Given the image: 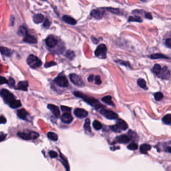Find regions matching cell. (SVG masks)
Segmentation results:
<instances>
[{
    "mask_svg": "<svg viewBox=\"0 0 171 171\" xmlns=\"http://www.w3.org/2000/svg\"><path fill=\"white\" fill-rule=\"evenodd\" d=\"M74 94L75 96H77V97L81 98L82 99L84 100L85 102H86L88 104H89L90 105H91V106H94V108H96L97 110H100V109L104 108V106H102V105L100 104L99 102H98V100L94 99V98L88 97V96L84 95V94H83L82 93H80V92H74Z\"/></svg>",
    "mask_w": 171,
    "mask_h": 171,
    "instance_id": "obj_1",
    "label": "cell"
},
{
    "mask_svg": "<svg viewBox=\"0 0 171 171\" xmlns=\"http://www.w3.org/2000/svg\"><path fill=\"white\" fill-rule=\"evenodd\" d=\"M27 62L28 65L32 68H36L39 67L42 64L41 61L39 60L38 57L34 56V55H30L27 59Z\"/></svg>",
    "mask_w": 171,
    "mask_h": 171,
    "instance_id": "obj_2",
    "label": "cell"
},
{
    "mask_svg": "<svg viewBox=\"0 0 171 171\" xmlns=\"http://www.w3.org/2000/svg\"><path fill=\"white\" fill-rule=\"evenodd\" d=\"M19 137L25 140H36L39 137V134L36 132H30L29 133L26 132H18L17 133Z\"/></svg>",
    "mask_w": 171,
    "mask_h": 171,
    "instance_id": "obj_3",
    "label": "cell"
},
{
    "mask_svg": "<svg viewBox=\"0 0 171 171\" xmlns=\"http://www.w3.org/2000/svg\"><path fill=\"white\" fill-rule=\"evenodd\" d=\"M100 113L104 116V117H106L110 120H116L118 118V114H116L114 112L109 110H106L104 108H102V109L100 110Z\"/></svg>",
    "mask_w": 171,
    "mask_h": 171,
    "instance_id": "obj_4",
    "label": "cell"
},
{
    "mask_svg": "<svg viewBox=\"0 0 171 171\" xmlns=\"http://www.w3.org/2000/svg\"><path fill=\"white\" fill-rule=\"evenodd\" d=\"M1 96L4 101H5V102L8 103V104H9L11 101H12V100H14L15 99L14 94L10 92L8 90H6V89L1 90Z\"/></svg>",
    "mask_w": 171,
    "mask_h": 171,
    "instance_id": "obj_5",
    "label": "cell"
},
{
    "mask_svg": "<svg viewBox=\"0 0 171 171\" xmlns=\"http://www.w3.org/2000/svg\"><path fill=\"white\" fill-rule=\"evenodd\" d=\"M107 48L104 44H100L98 46L95 51V55L96 56L102 58H105L106 57Z\"/></svg>",
    "mask_w": 171,
    "mask_h": 171,
    "instance_id": "obj_6",
    "label": "cell"
},
{
    "mask_svg": "<svg viewBox=\"0 0 171 171\" xmlns=\"http://www.w3.org/2000/svg\"><path fill=\"white\" fill-rule=\"evenodd\" d=\"M70 79L71 82L78 86H83L84 85V83L83 82L82 79L80 76L76 74H71L70 75Z\"/></svg>",
    "mask_w": 171,
    "mask_h": 171,
    "instance_id": "obj_7",
    "label": "cell"
},
{
    "mask_svg": "<svg viewBox=\"0 0 171 171\" xmlns=\"http://www.w3.org/2000/svg\"><path fill=\"white\" fill-rule=\"evenodd\" d=\"M105 8H98V9H96V10H94L91 12L90 13V16L94 17V18L97 19H100L103 17V16H104L105 14Z\"/></svg>",
    "mask_w": 171,
    "mask_h": 171,
    "instance_id": "obj_8",
    "label": "cell"
},
{
    "mask_svg": "<svg viewBox=\"0 0 171 171\" xmlns=\"http://www.w3.org/2000/svg\"><path fill=\"white\" fill-rule=\"evenodd\" d=\"M54 81L57 85H58L60 87H67L68 86V81L67 78L63 76H58L55 79Z\"/></svg>",
    "mask_w": 171,
    "mask_h": 171,
    "instance_id": "obj_9",
    "label": "cell"
},
{
    "mask_svg": "<svg viewBox=\"0 0 171 171\" xmlns=\"http://www.w3.org/2000/svg\"><path fill=\"white\" fill-rule=\"evenodd\" d=\"M46 45L48 47L54 48V46H56L57 43H58V39H56V37L50 35V36H48V38L46 39Z\"/></svg>",
    "mask_w": 171,
    "mask_h": 171,
    "instance_id": "obj_10",
    "label": "cell"
},
{
    "mask_svg": "<svg viewBox=\"0 0 171 171\" xmlns=\"http://www.w3.org/2000/svg\"><path fill=\"white\" fill-rule=\"evenodd\" d=\"M170 76V71L167 68V67H166V66L163 67V68H162L161 71L160 72V73L157 75L158 77L161 78L162 79H166H166L169 78Z\"/></svg>",
    "mask_w": 171,
    "mask_h": 171,
    "instance_id": "obj_11",
    "label": "cell"
},
{
    "mask_svg": "<svg viewBox=\"0 0 171 171\" xmlns=\"http://www.w3.org/2000/svg\"><path fill=\"white\" fill-rule=\"evenodd\" d=\"M74 114L76 117L79 118H84L88 117V113L86 110H85L84 109L82 108H76L75 110H74Z\"/></svg>",
    "mask_w": 171,
    "mask_h": 171,
    "instance_id": "obj_12",
    "label": "cell"
},
{
    "mask_svg": "<svg viewBox=\"0 0 171 171\" xmlns=\"http://www.w3.org/2000/svg\"><path fill=\"white\" fill-rule=\"evenodd\" d=\"M62 121L65 124H70L73 121V117L70 114V112H64V114L61 117Z\"/></svg>",
    "mask_w": 171,
    "mask_h": 171,
    "instance_id": "obj_13",
    "label": "cell"
},
{
    "mask_svg": "<svg viewBox=\"0 0 171 171\" xmlns=\"http://www.w3.org/2000/svg\"><path fill=\"white\" fill-rule=\"evenodd\" d=\"M48 108L50 110L52 111V112L54 114V115L56 118L59 117V116H60V112L58 106H56V105H53V104H48Z\"/></svg>",
    "mask_w": 171,
    "mask_h": 171,
    "instance_id": "obj_14",
    "label": "cell"
},
{
    "mask_svg": "<svg viewBox=\"0 0 171 171\" xmlns=\"http://www.w3.org/2000/svg\"><path fill=\"white\" fill-rule=\"evenodd\" d=\"M23 41L29 43H36L37 39L32 35L27 34L23 37Z\"/></svg>",
    "mask_w": 171,
    "mask_h": 171,
    "instance_id": "obj_15",
    "label": "cell"
},
{
    "mask_svg": "<svg viewBox=\"0 0 171 171\" xmlns=\"http://www.w3.org/2000/svg\"><path fill=\"white\" fill-rule=\"evenodd\" d=\"M28 88V82L27 81H23V82H19L17 84L16 88L17 90H21L27 91Z\"/></svg>",
    "mask_w": 171,
    "mask_h": 171,
    "instance_id": "obj_16",
    "label": "cell"
},
{
    "mask_svg": "<svg viewBox=\"0 0 171 171\" xmlns=\"http://www.w3.org/2000/svg\"><path fill=\"white\" fill-rule=\"evenodd\" d=\"M62 19L66 23L70 24V25H75L76 22H77L75 19H74L73 17H70L69 16H63L62 17Z\"/></svg>",
    "mask_w": 171,
    "mask_h": 171,
    "instance_id": "obj_17",
    "label": "cell"
},
{
    "mask_svg": "<svg viewBox=\"0 0 171 171\" xmlns=\"http://www.w3.org/2000/svg\"><path fill=\"white\" fill-rule=\"evenodd\" d=\"M117 141L120 143H128L130 141V138L126 135H120L117 138Z\"/></svg>",
    "mask_w": 171,
    "mask_h": 171,
    "instance_id": "obj_18",
    "label": "cell"
},
{
    "mask_svg": "<svg viewBox=\"0 0 171 171\" xmlns=\"http://www.w3.org/2000/svg\"><path fill=\"white\" fill-rule=\"evenodd\" d=\"M117 125L121 130H126L128 128V126L126 124V122L122 120H118Z\"/></svg>",
    "mask_w": 171,
    "mask_h": 171,
    "instance_id": "obj_19",
    "label": "cell"
},
{
    "mask_svg": "<svg viewBox=\"0 0 171 171\" xmlns=\"http://www.w3.org/2000/svg\"><path fill=\"white\" fill-rule=\"evenodd\" d=\"M43 19H44V16H43L42 14H40L34 15V17H33V20H34V23H41L43 21Z\"/></svg>",
    "mask_w": 171,
    "mask_h": 171,
    "instance_id": "obj_20",
    "label": "cell"
},
{
    "mask_svg": "<svg viewBox=\"0 0 171 171\" xmlns=\"http://www.w3.org/2000/svg\"><path fill=\"white\" fill-rule=\"evenodd\" d=\"M151 149V146L147 144H143L140 146V151L142 154H146L147 153L148 151H149Z\"/></svg>",
    "mask_w": 171,
    "mask_h": 171,
    "instance_id": "obj_21",
    "label": "cell"
},
{
    "mask_svg": "<svg viewBox=\"0 0 171 171\" xmlns=\"http://www.w3.org/2000/svg\"><path fill=\"white\" fill-rule=\"evenodd\" d=\"M28 113L25 109H20L17 111V117L22 120H26Z\"/></svg>",
    "mask_w": 171,
    "mask_h": 171,
    "instance_id": "obj_22",
    "label": "cell"
},
{
    "mask_svg": "<svg viewBox=\"0 0 171 171\" xmlns=\"http://www.w3.org/2000/svg\"><path fill=\"white\" fill-rule=\"evenodd\" d=\"M8 104L10 105V106L12 108H18V107H20L21 106L20 101H19V100H16V99H14V100H12V101H11Z\"/></svg>",
    "mask_w": 171,
    "mask_h": 171,
    "instance_id": "obj_23",
    "label": "cell"
},
{
    "mask_svg": "<svg viewBox=\"0 0 171 171\" xmlns=\"http://www.w3.org/2000/svg\"><path fill=\"white\" fill-rule=\"evenodd\" d=\"M28 34V30L25 26H20L17 30V34L20 36H25Z\"/></svg>",
    "mask_w": 171,
    "mask_h": 171,
    "instance_id": "obj_24",
    "label": "cell"
},
{
    "mask_svg": "<svg viewBox=\"0 0 171 171\" xmlns=\"http://www.w3.org/2000/svg\"><path fill=\"white\" fill-rule=\"evenodd\" d=\"M102 101L103 102L106 103L108 105H110V106H114V103L112 102V97L110 96H104V98H102Z\"/></svg>",
    "mask_w": 171,
    "mask_h": 171,
    "instance_id": "obj_25",
    "label": "cell"
},
{
    "mask_svg": "<svg viewBox=\"0 0 171 171\" xmlns=\"http://www.w3.org/2000/svg\"><path fill=\"white\" fill-rule=\"evenodd\" d=\"M12 50L9 49L8 48L1 47V53L2 55L6 56H10L12 55Z\"/></svg>",
    "mask_w": 171,
    "mask_h": 171,
    "instance_id": "obj_26",
    "label": "cell"
},
{
    "mask_svg": "<svg viewBox=\"0 0 171 171\" xmlns=\"http://www.w3.org/2000/svg\"><path fill=\"white\" fill-rule=\"evenodd\" d=\"M105 10L108 11V12L112 13V14H118V15H122V12L119 9H116V8H105Z\"/></svg>",
    "mask_w": 171,
    "mask_h": 171,
    "instance_id": "obj_27",
    "label": "cell"
},
{
    "mask_svg": "<svg viewBox=\"0 0 171 171\" xmlns=\"http://www.w3.org/2000/svg\"><path fill=\"white\" fill-rule=\"evenodd\" d=\"M137 83H138V85H139L140 88H142L145 89V90L147 89V86H146V82H145V80H143V79H142V78L139 79V80H138V81H137Z\"/></svg>",
    "mask_w": 171,
    "mask_h": 171,
    "instance_id": "obj_28",
    "label": "cell"
},
{
    "mask_svg": "<svg viewBox=\"0 0 171 171\" xmlns=\"http://www.w3.org/2000/svg\"><path fill=\"white\" fill-rule=\"evenodd\" d=\"M84 130L86 132H89L90 133L91 132V129H90V120L89 119H87L85 121V124H84Z\"/></svg>",
    "mask_w": 171,
    "mask_h": 171,
    "instance_id": "obj_29",
    "label": "cell"
},
{
    "mask_svg": "<svg viewBox=\"0 0 171 171\" xmlns=\"http://www.w3.org/2000/svg\"><path fill=\"white\" fill-rule=\"evenodd\" d=\"M92 126L94 127V128L96 130H99L102 128V124L100 123L99 121H98V120H94V121L93 122Z\"/></svg>",
    "mask_w": 171,
    "mask_h": 171,
    "instance_id": "obj_30",
    "label": "cell"
},
{
    "mask_svg": "<svg viewBox=\"0 0 171 171\" xmlns=\"http://www.w3.org/2000/svg\"><path fill=\"white\" fill-rule=\"evenodd\" d=\"M162 70V68L161 66H160L159 64H155L154 66V67H153V68L152 69V71L153 73H154L156 75H158L160 73V72Z\"/></svg>",
    "mask_w": 171,
    "mask_h": 171,
    "instance_id": "obj_31",
    "label": "cell"
},
{
    "mask_svg": "<svg viewBox=\"0 0 171 171\" xmlns=\"http://www.w3.org/2000/svg\"><path fill=\"white\" fill-rule=\"evenodd\" d=\"M48 137L49 138L50 140H54V141H56V140H58V135H57L56 133L52 132H50L48 133Z\"/></svg>",
    "mask_w": 171,
    "mask_h": 171,
    "instance_id": "obj_32",
    "label": "cell"
},
{
    "mask_svg": "<svg viewBox=\"0 0 171 171\" xmlns=\"http://www.w3.org/2000/svg\"><path fill=\"white\" fill-rule=\"evenodd\" d=\"M163 122L166 124H171V114L164 116L163 118Z\"/></svg>",
    "mask_w": 171,
    "mask_h": 171,
    "instance_id": "obj_33",
    "label": "cell"
},
{
    "mask_svg": "<svg viewBox=\"0 0 171 171\" xmlns=\"http://www.w3.org/2000/svg\"><path fill=\"white\" fill-rule=\"evenodd\" d=\"M150 57V58H152V59H159V58L168 59L167 57L164 56V55H163L162 54H154L151 55Z\"/></svg>",
    "mask_w": 171,
    "mask_h": 171,
    "instance_id": "obj_34",
    "label": "cell"
},
{
    "mask_svg": "<svg viewBox=\"0 0 171 171\" xmlns=\"http://www.w3.org/2000/svg\"><path fill=\"white\" fill-rule=\"evenodd\" d=\"M129 21H137V22H142V19L139 16H130L128 18Z\"/></svg>",
    "mask_w": 171,
    "mask_h": 171,
    "instance_id": "obj_35",
    "label": "cell"
},
{
    "mask_svg": "<svg viewBox=\"0 0 171 171\" xmlns=\"http://www.w3.org/2000/svg\"><path fill=\"white\" fill-rule=\"evenodd\" d=\"M66 56L69 60H72V59L74 58V56H75V54H74V52L71 51V50H68V51L66 52Z\"/></svg>",
    "mask_w": 171,
    "mask_h": 171,
    "instance_id": "obj_36",
    "label": "cell"
},
{
    "mask_svg": "<svg viewBox=\"0 0 171 171\" xmlns=\"http://www.w3.org/2000/svg\"><path fill=\"white\" fill-rule=\"evenodd\" d=\"M60 158H61V160H62V163L63 164V165L65 166L67 170H69V166H68V161L66 159V158H64L62 156V154H60Z\"/></svg>",
    "mask_w": 171,
    "mask_h": 171,
    "instance_id": "obj_37",
    "label": "cell"
},
{
    "mask_svg": "<svg viewBox=\"0 0 171 171\" xmlns=\"http://www.w3.org/2000/svg\"><path fill=\"white\" fill-rule=\"evenodd\" d=\"M154 98L157 101H160L163 98V94L162 92H157L154 94Z\"/></svg>",
    "mask_w": 171,
    "mask_h": 171,
    "instance_id": "obj_38",
    "label": "cell"
},
{
    "mask_svg": "<svg viewBox=\"0 0 171 171\" xmlns=\"http://www.w3.org/2000/svg\"><path fill=\"white\" fill-rule=\"evenodd\" d=\"M50 25H51V21H50V19L48 18L45 19V20L44 21H43V28H48L50 26Z\"/></svg>",
    "mask_w": 171,
    "mask_h": 171,
    "instance_id": "obj_39",
    "label": "cell"
},
{
    "mask_svg": "<svg viewBox=\"0 0 171 171\" xmlns=\"http://www.w3.org/2000/svg\"><path fill=\"white\" fill-rule=\"evenodd\" d=\"M128 148L131 150H135L138 148V144L136 143H131L128 146Z\"/></svg>",
    "mask_w": 171,
    "mask_h": 171,
    "instance_id": "obj_40",
    "label": "cell"
},
{
    "mask_svg": "<svg viewBox=\"0 0 171 171\" xmlns=\"http://www.w3.org/2000/svg\"><path fill=\"white\" fill-rule=\"evenodd\" d=\"M110 128L113 131H114V132H120V131H121V130L118 128V127L117 126V125H114V126H110Z\"/></svg>",
    "mask_w": 171,
    "mask_h": 171,
    "instance_id": "obj_41",
    "label": "cell"
},
{
    "mask_svg": "<svg viewBox=\"0 0 171 171\" xmlns=\"http://www.w3.org/2000/svg\"><path fill=\"white\" fill-rule=\"evenodd\" d=\"M61 109H62V110L63 112H70L71 111V108H69V107L64 106H61Z\"/></svg>",
    "mask_w": 171,
    "mask_h": 171,
    "instance_id": "obj_42",
    "label": "cell"
},
{
    "mask_svg": "<svg viewBox=\"0 0 171 171\" xmlns=\"http://www.w3.org/2000/svg\"><path fill=\"white\" fill-rule=\"evenodd\" d=\"M49 154L51 158H56V157H58V153H57L56 152H55V151H50Z\"/></svg>",
    "mask_w": 171,
    "mask_h": 171,
    "instance_id": "obj_43",
    "label": "cell"
},
{
    "mask_svg": "<svg viewBox=\"0 0 171 171\" xmlns=\"http://www.w3.org/2000/svg\"><path fill=\"white\" fill-rule=\"evenodd\" d=\"M8 84L9 86H10V87H13L15 84V81L13 78H10V79H9L8 80Z\"/></svg>",
    "mask_w": 171,
    "mask_h": 171,
    "instance_id": "obj_44",
    "label": "cell"
},
{
    "mask_svg": "<svg viewBox=\"0 0 171 171\" xmlns=\"http://www.w3.org/2000/svg\"><path fill=\"white\" fill-rule=\"evenodd\" d=\"M95 83L98 85H99L102 83V80L101 79H100V77L99 76H96L95 77Z\"/></svg>",
    "mask_w": 171,
    "mask_h": 171,
    "instance_id": "obj_45",
    "label": "cell"
},
{
    "mask_svg": "<svg viewBox=\"0 0 171 171\" xmlns=\"http://www.w3.org/2000/svg\"><path fill=\"white\" fill-rule=\"evenodd\" d=\"M56 62H47V63H46L45 67H46V68H49V67L53 66H56Z\"/></svg>",
    "mask_w": 171,
    "mask_h": 171,
    "instance_id": "obj_46",
    "label": "cell"
},
{
    "mask_svg": "<svg viewBox=\"0 0 171 171\" xmlns=\"http://www.w3.org/2000/svg\"><path fill=\"white\" fill-rule=\"evenodd\" d=\"M165 45L166 47L171 48V39H167L165 41Z\"/></svg>",
    "mask_w": 171,
    "mask_h": 171,
    "instance_id": "obj_47",
    "label": "cell"
},
{
    "mask_svg": "<svg viewBox=\"0 0 171 171\" xmlns=\"http://www.w3.org/2000/svg\"><path fill=\"white\" fill-rule=\"evenodd\" d=\"M8 84V80H6V79L1 76V84Z\"/></svg>",
    "mask_w": 171,
    "mask_h": 171,
    "instance_id": "obj_48",
    "label": "cell"
},
{
    "mask_svg": "<svg viewBox=\"0 0 171 171\" xmlns=\"http://www.w3.org/2000/svg\"><path fill=\"white\" fill-rule=\"evenodd\" d=\"M6 137V135L4 134L3 132H1V134H0V139H1V142L3 141L4 139H5Z\"/></svg>",
    "mask_w": 171,
    "mask_h": 171,
    "instance_id": "obj_49",
    "label": "cell"
},
{
    "mask_svg": "<svg viewBox=\"0 0 171 171\" xmlns=\"http://www.w3.org/2000/svg\"><path fill=\"white\" fill-rule=\"evenodd\" d=\"M145 17H146V18H147V19H152V16H151V14H150V13H146V14H145Z\"/></svg>",
    "mask_w": 171,
    "mask_h": 171,
    "instance_id": "obj_50",
    "label": "cell"
},
{
    "mask_svg": "<svg viewBox=\"0 0 171 171\" xmlns=\"http://www.w3.org/2000/svg\"><path fill=\"white\" fill-rule=\"evenodd\" d=\"M0 122H1V124H5L6 122V119L5 118L3 117V116H1V120H0Z\"/></svg>",
    "mask_w": 171,
    "mask_h": 171,
    "instance_id": "obj_51",
    "label": "cell"
},
{
    "mask_svg": "<svg viewBox=\"0 0 171 171\" xmlns=\"http://www.w3.org/2000/svg\"><path fill=\"white\" fill-rule=\"evenodd\" d=\"M88 82H92L94 80V76L93 75H90L89 76L88 78Z\"/></svg>",
    "mask_w": 171,
    "mask_h": 171,
    "instance_id": "obj_52",
    "label": "cell"
},
{
    "mask_svg": "<svg viewBox=\"0 0 171 171\" xmlns=\"http://www.w3.org/2000/svg\"><path fill=\"white\" fill-rule=\"evenodd\" d=\"M167 151L169 152H171V148L170 147H168L167 148Z\"/></svg>",
    "mask_w": 171,
    "mask_h": 171,
    "instance_id": "obj_53",
    "label": "cell"
},
{
    "mask_svg": "<svg viewBox=\"0 0 171 171\" xmlns=\"http://www.w3.org/2000/svg\"><path fill=\"white\" fill-rule=\"evenodd\" d=\"M141 1H144V2H146V1H147L148 0H141Z\"/></svg>",
    "mask_w": 171,
    "mask_h": 171,
    "instance_id": "obj_54",
    "label": "cell"
}]
</instances>
